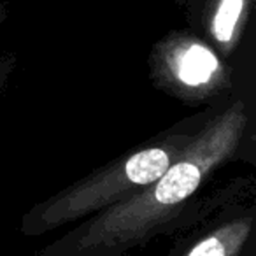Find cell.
Returning a JSON list of instances; mask_svg holds the SVG:
<instances>
[{
	"instance_id": "cell-2",
	"label": "cell",
	"mask_w": 256,
	"mask_h": 256,
	"mask_svg": "<svg viewBox=\"0 0 256 256\" xmlns=\"http://www.w3.org/2000/svg\"><path fill=\"white\" fill-rule=\"evenodd\" d=\"M220 106L206 107L179 121L137 150L114 158L56 195L36 204L22 218L20 234L39 237L136 196L181 156Z\"/></svg>"
},
{
	"instance_id": "cell-1",
	"label": "cell",
	"mask_w": 256,
	"mask_h": 256,
	"mask_svg": "<svg viewBox=\"0 0 256 256\" xmlns=\"http://www.w3.org/2000/svg\"><path fill=\"white\" fill-rule=\"evenodd\" d=\"M252 106L235 93L207 120L181 156L136 196L79 221L37 256H130L206 212L218 195L210 176L252 142Z\"/></svg>"
},
{
	"instance_id": "cell-6",
	"label": "cell",
	"mask_w": 256,
	"mask_h": 256,
	"mask_svg": "<svg viewBox=\"0 0 256 256\" xmlns=\"http://www.w3.org/2000/svg\"><path fill=\"white\" fill-rule=\"evenodd\" d=\"M8 78H9V65H8V62H4V58H0V95H2L6 90Z\"/></svg>"
},
{
	"instance_id": "cell-3",
	"label": "cell",
	"mask_w": 256,
	"mask_h": 256,
	"mask_svg": "<svg viewBox=\"0 0 256 256\" xmlns=\"http://www.w3.org/2000/svg\"><path fill=\"white\" fill-rule=\"evenodd\" d=\"M148 65L154 88L188 106H220L237 93V67L192 28L156 40Z\"/></svg>"
},
{
	"instance_id": "cell-5",
	"label": "cell",
	"mask_w": 256,
	"mask_h": 256,
	"mask_svg": "<svg viewBox=\"0 0 256 256\" xmlns=\"http://www.w3.org/2000/svg\"><path fill=\"white\" fill-rule=\"evenodd\" d=\"M254 0H206L186 12L190 28L198 34L223 60L234 64L244 44Z\"/></svg>"
},
{
	"instance_id": "cell-4",
	"label": "cell",
	"mask_w": 256,
	"mask_h": 256,
	"mask_svg": "<svg viewBox=\"0 0 256 256\" xmlns=\"http://www.w3.org/2000/svg\"><path fill=\"white\" fill-rule=\"evenodd\" d=\"M165 256H256V179H232L206 212L170 235Z\"/></svg>"
},
{
	"instance_id": "cell-8",
	"label": "cell",
	"mask_w": 256,
	"mask_h": 256,
	"mask_svg": "<svg viewBox=\"0 0 256 256\" xmlns=\"http://www.w3.org/2000/svg\"><path fill=\"white\" fill-rule=\"evenodd\" d=\"M6 18H8V8L4 4H0V25L6 22Z\"/></svg>"
},
{
	"instance_id": "cell-7",
	"label": "cell",
	"mask_w": 256,
	"mask_h": 256,
	"mask_svg": "<svg viewBox=\"0 0 256 256\" xmlns=\"http://www.w3.org/2000/svg\"><path fill=\"white\" fill-rule=\"evenodd\" d=\"M202 2H206V0H176V4L181 6V8L184 9V12H190V11H193V9H196Z\"/></svg>"
}]
</instances>
